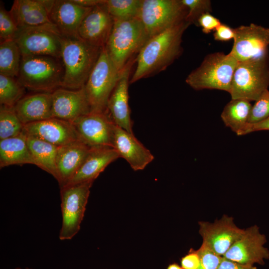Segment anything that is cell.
<instances>
[{"instance_id": "1", "label": "cell", "mask_w": 269, "mask_h": 269, "mask_svg": "<svg viewBox=\"0 0 269 269\" xmlns=\"http://www.w3.org/2000/svg\"><path fill=\"white\" fill-rule=\"evenodd\" d=\"M190 25L186 21L150 37L137 54L133 83L165 70L182 52V37Z\"/></svg>"}, {"instance_id": "2", "label": "cell", "mask_w": 269, "mask_h": 269, "mask_svg": "<svg viewBox=\"0 0 269 269\" xmlns=\"http://www.w3.org/2000/svg\"><path fill=\"white\" fill-rule=\"evenodd\" d=\"M102 49L79 36L63 35L61 59L64 74L61 87L72 90L83 87Z\"/></svg>"}, {"instance_id": "3", "label": "cell", "mask_w": 269, "mask_h": 269, "mask_svg": "<svg viewBox=\"0 0 269 269\" xmlns=\"http://www.w3.org/2000/svg\"><path fill=\"white\" fill-rule=\"evenodd\" d=\"M114 20L113 27L104 46L117 70L121 73L149 38L138 17Z\"/></svg>"}, {"instance_id": "4", "label": "cell", "mask_w": 269, "mask_h": 269, "mask_svg": "<svg viewBox=\"0 0 269 269\" xmlns=\"http://www.w3.org/2000/svg\"><path fill=\"white\" fill-rule=\"evenodd\" d=\"M60 60L49 56L22 57L17 79L25 89L52 93L62 87L64 69Z\"/></svg>"}, {"instance_id": "5", "label": "cell", "mask_w": 269, "mask_h": 269, "mask_svg": "<svg viewBox=\"0 0 269 269\" xmlns=\"http://www.w3.org/2000/svg\"><path fill=\"white\" fill-rule=\"evenodd\" d=\"M238 63L230 53L208 54L201 65L188 75L186 82L196 90L217 89L229 93Z\"/></svg>"}, {"instance_id": "6", "label": "cell", "mask_w": 269, "mask_h": 269, "mask_svg": "<svg viewBox=\"0 0 269 269\" xmlns=\"http://www.w3.org/2000/svg\"><path fill=\"white\" fill-rule=\"evenodd\" d=\"M268 56L238 62L229 93L232 99L257 101L269 86Z\"/></svg>"}, {"instance_id": "7", "label": "cell", "mask_w": 269, "mask_h": 269, "mask_svg": "<svg viewBox=\"0 0 269 269\" xmlns=\"http://www.w3.org/2000/svg\"><path fill=\"white\" fill-rule=\"evenodd\" d=\"M121 73L116 68L103 47L84 86L91 112L107 111L108 100Z\"/></svg>"}, {"instance_id": "8", "label": "cell", "mask_w": 269, "mask_h": 269, "mask_svg": "<svg viewBox=\"0 0 269 269\" xmlns=\"http://www.w3.org/2000/svg\"><path fill=\"white\" fill-rule=\"evenodd\" d=\"M187 13L181 0H142L138 17L150 38L186 21Z\"/></svg>"}, {"instance_id": "9", "label": "cell", "mask_w": 269, "mask_h": 269, "mask_svg": "<svg viewBox=\"0 0 269 269\" xmlns=\"http://www.w3.org/2000/svg\"><path fill=\"white\" fill-rule=\"evenodd\" d=\"M63 35L53 23L18 28L14 38L21 57L49 56L61 59Z\"/></svg>"}, {"instance_id": "10", "label": "cell", "mask_w": 269, "mask_h": 269, "mask_svg": "<svg viewBox=\"0 0 269 269\" xmlns=\"http://www.w3.org/2000/svg\"><path fill=\"white\" fill-rule=\"evenodd\" d=\"M92 182H85L60 188L62 225L60 240L72 239L79 231L83 219Z\"/></svg>"}, {"instance_id": "11", "label": "cell", "mask_w": 269, "mask_h": 269, "mask_svg": "<svg viewBox=\"0 0 269 269\" xmlns=\"http://www.w3.org/2000/svg\"><path fill=\"white\" fill-rule=\"evenodd\" d=\"M234 30V44L229 53L238 62L268 56L269 28L251 23Z\"/></svg>"}, {"instance_id": "12", "label": "cell", "mask_w": 269, "mask_h": 269, "mask_svg": "<svg viewBox=\"0 0 269 269\" xmlns=\"http://www.w3.org/2000/svg\"><path fill=\"white\" fill-rule=\"evenodd\" d=\"M80 139L90 147H113L115 124L108 111L90 112L72 122Z\"/></svg>"}, {"instance_id": "13", "label": "cell", "mask_w": 269, "mask_h": 269, "mask_svg": "<svg viewBox=\"0 0 269 269\" xmlns=\"http://www.w3.org/2000/svg\"><path fill=\"white\" fill-rule=\"evenodd\" d=\"M198 224L202 245L222 257L245 231L235 225L232 217L226 215L214 223L200 221Z\"/></svg>"}, {"instance_id": "14", "label": "cell", "mask_w": 269, "mask_h": 269, "mask_svg": "<svg viewBox=\"0 0 269 269\" xmlns=\"http://www.w3.org/2000/svg\"><path fill=\"white\" fill-rule=\"evenodd\" d=\"M267 242L265 235L254 225L245 230L244 235L229 249L223 258L244 265H263L269 259V250L264 247Z\"/></svg>"}, {"instance_id": "15", "label": "cell", "mask_w": 269, "mask_h": 269, "mask_svg": "<svg viewBox=\"0 0 269 269\" xmlns=\"http://www.w3.org/2000/svg\"><path fill=\"white\" fill-rule=\"evenodd\" d=\"M114 23L105 3L99 4L85 17L79 27L78 36L92 45L103 48L109 39Z\"/></svg>"}, {"instance_id": "16", "label": "cell", "mask_w": 269, "mask_h": 269, "mask_svg": "<svg viewBox=\"0 0 269 269\" xmlns=\"http://www.w3.org/2000/svg\"><path fill=\"white\" fill-rule=\"evenodd\" d=\"M52 95V118L72 122L91 112L84 86L76 90L60 87Z\"/></svg>"}, {"instance_id": "17", "label": "cell", "mask_w": 269, "mask_h": 269, "mask_svg": "<svg viewBox=\"0 0 269 269\" xmlns=\"http://www.w3.org/2000/svg\"><path fill=\"white\" fill-rule=\"evenodd\" d=\"M23 131L57 146L81 140L72 123L55 118L24 125Z\"/></svg>"}, {"instance_id": "18", "label": "cell", "mask_w": 269, "mask_h": 269, "mask_svg": "<svg viewBox=\"0 0 269 269\" xmlns=\"http://www.w3.org/2000/svg\"><path fill=\"white\" fill-rule=\"evenodd\" d=\"M134 62V60L130 62L122 72L107 104V111L114 124L131 133H133V122L129 105L128 90Z\"/></svg>"}, {"instance_id": "19", "label": "cell", "mask_w": 269, "mask_h": 269, "mask_svg": "<svg viewBox=\"0 0 269 269\" xmlns=\"http://www.w3.org/2000/svg\"><path fill=\"white\" fill-rule=\"evenodd\" d=\"M113 148L134 171L143 170L154 156L134 135L115 125Z\"/></svg>"}, {"instance_id": "20", "label": "cell", "mask_w": 269, "mask_h": 269, "mask_svg": "<svg viewBox=\"0 0 269 269\" xmlns=\"http://www.w3.org/2000/svg\"><path fill=\"white\" fill-rule=\"evenodd\" d=\"M92 8L80 6L71 0H56L49 12V18L62 35L78 36L79 27Z\"/></svg>"}, {"instance_id": "21", "label": "cell", "mask_w": 269, "mask_h": 269, "mask_svg": "<svg viewBox=\"0 0 269 269\" xmlns=\"http://www.w3.org/2000/svg\"><path fill=\"white\" fill-rule=\"evenodd\" d=\"M54 1L15 0L9 11L18 29L50 23L49 12Z\"/></svg>"}, {"instance_id": "22", "label": "cell", "mask_w": 269, "mask_h": 269, "mask_svg": "<svg viewBox=\"0 0 269 269\" xmlns=\"http://www.w3.org/2000/svg\"><path fill=\"white\" fill-rule=\"evenodd\" d=\"M91 147L81 140L58 146L56 164L60 188L65 186L75 174Z\"/></svg>"}, {"instance_id": "23", "label": "cell", "mask_w": 269, "mask_h": 269, "mask_svg": "<svg viewBox=\"0 0 269 269\" xmlns=\"http://www.w3.org/2000/svg\"><path fill=\"white\" fill-rule=\"evenodd\" d=\"M119 158V154L113 147H91L81 166L65 186L93 183L108 165Z\"/></svg>"}, {"instance_id": "24", "label": "cell", "mask_w": 269, "mask_h": 269, "mask_svg": "<svg viewBox=\"0 0 269 269\" xmlns=\"http://www.w3.org/2000/svg\"><path fill=\"white\" fill-rule=\"evenodd\" d=\"M52 93L39 92L22 98L14 106L24 125L52 118Z\"/></svg>"}, {"instance_id": "25", "label": "cell", "mask_w": 269, "mask_h": 269, "mask_svg": "<svg viewBox=\"0 0 269 269\" xmlns=\"http://www.w3.org/2000/svg\"><path fill=\"white\" fill-rule=\"evenodd\" d=\"M31 164L35 165L23 131L19 134L0 140V168L14 164Z\"/></svg>"}, {"instance_id": "26", "label": "cell", "mask_w": 269, "mask_h": 269, "mask_svg": "<svg viewBox=\"0 0 269 269\" xmlns=\"http://www.w3.org/2000/svg\"><path fill=\"white\" fill-rule=\"evenodd\" d=\"M25 134L28 146L35 165L52 175L57 180L56 159L58 146L32 135Z\"/></svg>"}, {"instance_id": "27", "label": "cell", "mask_w": 269, "mask_h": 269, "mask_svg": "<svg viewBox=\"0 0 269 269\" xmlns=\"http://www.w3.org/2000/svg\"><path fill=\"white\" fill-rule=\"evenodd\" d=\"M252 105L244 99H232L224 107L221 117L225 126L240 135L248 124Z\"/></svg>"}, {"instance_id": "28", "label": "cell", "mask_w": 269, "mask_h": 269, "mask_svg": "<svg viewBox=\"0 0 269 269\" xmlns=\"http://www.w3.org/2000/svg\"><path fill=\"white\" fill-rule=\"evenodd\" d=\"M21 58L20 49L14 40L0 42V74L17 77Z\"/></svg>"}, {"instance_id": "29", "label": "cell", "mask_w": 269, "mask_h": 269, "mask_svg": "<svg viewBox=\"0 0 269 269\" xmlns=\"http://www.w3.org/2000/svg\"><path fill=\"white\" fill-rule=\"evenodd\" d=\"M142 0H106L105 5L114 19L126 20L138 17Z\"/></svg>"}, {"instance_id": "30", "label": "cell", "mask_w": 269, "mask_h": 269, "mask_svg": "<svg viewBox=\"0 0 269 269\" xmlns=\"http://www.w3.org/2000/svg\"><path fill=\"white\" fill-rule=\"evenodd\" d=\"M23 128L24 125L18 117L14 107L0 105V140L19 134Z\"/></svg>"}, {"instance_id": "31", "label": "cell", "mask_w": 269, "mask_h": 269, "mask_svg": "<svg viewBox=\"0 0 269 269\" xmlns=\"http://www.w3.org/2000/svg\"><path fill=\"white\" fill-rule=\"evenodd\" d=\"M25 88L15 78L0 74V104L14 107L24 96Z\"/></svg>"}, {"instance_id": "32", "label": "cell", "mask_w": 269, "mask_h": 269, "mask_svg": "<svg viewBox=\"0 0 269 269\" xmlns=\"http://www.w3.org/2000/svg\"><path fill=\"white\" fill-rule=\"evenodd\" d=\"M187 8L186 21L190 24L196 23L203 14L212 11L211 2L209 0H181Z\"/></svg>"}, {"instance_id": "33", "label": "cell", "mask_w": 269, "mask_h": 269, "mask_svg": "<svg viewBox=\"0 0 269 269\" xmlns=\"http://www.w3.org/2000/svg\"><path fill=\"white\" fill-rule=\"evenodd\" d=\"M18 30L17 27L9 11L4 7L0 2V42L14 40Z\"/></svg>"}, {"instance_id": "34", "label": "cell", "mask_w": 269, "mask_h": 269, "mask_svg": "<svg viewBox=\"0 0 269 269\" xmlns=\"http://www.w3.org/2000/svg\"><path fill=\"white\" fill-rule=\"evenodd\" d=\"M269 117V91H265L252 106L248 123L255 124Z\"/></svg>"}, {"instance_id": "35", "label": "cell", "mask_w": 269, "mask_h": 269, "mask_svg": "<svg viewBox=\"0 0 269 269\" xmlns=\"http://www.w3.org/2000/svg\"><path fill=\"white\" fill-rule=\"evenodd\" d=\"M197 251L200 258V264L198 269H218L223 257L202 245Z\"/></svg>"}, {"instance_id": "36", "label": "cell", "mask_w": 269, "mask_h": 269, "mask_svg": "<svg viewBox=\"0 0 269 269\" xmlns=\"http://www.w3.org/2000/svg\"><path fill=\"white\" fill-rule=\"evenodd\" d=\"M221 24L219 19L207 12L201 15L198 19L197 25L202 27V30L204 33H209L216 29Z\"/></svg>"}, {"instance_id": "37", "label": "cell", "mask_w": 269, "mask_h": 269, "mask_svg": "<svg viewBox=\"0 0 269 269\" xmlns=\"http://www.w3.org/2000/svg\"><path fill=\"white\" fill-rule=\"evenodd\" d=\"M200 264V258L198 251L192 248L180 259L181 267L183 269H198Z\"/></svg>"}, {"instance_id": "38", "label": "cell", "mask_w": 269, "mask_h": 269, "mask_svg": "<svg viewBox=\"0 0 269 269\" xmlns=\"http://www.w3.org/2000/svg\"><path fill=\"white\" fill-rule=\"evenodd\" d=\"M213 36L216 40L229 41L234 39L235 30L226 24L221 23L215 30Z\"/></svg>"}, {"instance_id": "39", "label": "cell", "mask_w": 269, "mask_h": 269, "mask_svg": "<svg viewBox=\"0 0 269 269\" xmlns=\"http://www.w3.org/2000/svg\"><path fill=\"white\" fill-rule=\"evenodd\" d=\"M269 131V117L255 124L248 123L240 135H245L256 131Z\"/></svg>"}, {"instance_id": "40", "label": "cell", "mask_w": 269, "mask_h": 269, "mask_svg": "<svg viewBox=\"0 0 269 269\" xmlns=\"http://www.w3.org/2000/svg\"><path fill=\"white\" fill-rule=\"evenodd\" d=\"M218 269H257L252 265H244L223 258Z\"/></svg>"}, {"instance_id": "41", "label": "cell", "mask_w": 269, "mask_h": 269, "mask_svg": "<svg viewBox=\"0 0 269 269\" xmlns=\"http://www.w3.org/2000/svg\"><path fill=\"white\" fill-rule=\"evenodd\" d=\"M75 3L80 6L92 8L99 4L105 3L106 0H71Z\"/></svg>"}, {"instance_id": "42", "label": "cell", "mask_w": 269, "mask_h": 269, "mask_svg": "<svg viewBox=\"0 0 269 269\" xmlns=\"http://www.w3.org/2000/svg\"><path fill=\"white\" fill-rule=\"evenodd\" d=\"M166 269H183L182 267L177 263H174L168 266Z\"/></svg>"}, {"instance_id": "43", "label": "cell", "mask_w": 269, "mask_h": 269, "mask_svg": "<svg viewBox=\"0 0 269 269\" xmlns=\"http://www.w3.org/2000/svg\"><path fill=\"white\" fill-rule=\"evenodd\" d=\"M16 269H20V268H16ZM24 269H29V268H25Z\"/></svg>"}]
</instances>
